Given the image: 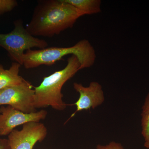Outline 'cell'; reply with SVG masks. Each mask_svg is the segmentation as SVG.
<instances>
[{
    "label": "cell",
    "mask_w": 149,
    "mask_h": 149,
    "mask_svg": "<svg viewBox=\"0 0 149 149\" xmlns=\"http://www.w3.org/2000/svg\"><path fill=\"white\" fill-rule=\"evenodd\" d=\"M96 149H125L122 145L119 143L111 141L105 145H98Z\"/></svg>",
    "instance_id": "4fadbf2b"
},
{
    "label": "cell",
    "mask_w": 149,
    "mask_h": 149,
    "mask_svg": "<svg viewBox=\"0 0 149 149\" xmlns=\"http://www.w3.org/2000/svg\"><path fill=\"white\" fill-rule=\"evenodd\" d=\"M73 88L79 93V97L73 105L76 107V110L70 116H74L78 112L95 109L101 105L105 100L104 94L102 85L96 81H93L88 87H85L81 83L75 82Z\"/></svg>",
    "instance_id": "ba28073f"
},
{
    "label": "cell",
    "mask_w": 149,
    "mask_h": 149,
    "mask_svg": "<svg viewBox=\"0 0 149 149\" xmlns=\"http://www.w3.org/2000/svg\"><path fill=\"white\" fill-rule=\"evenodd\" d=\"M17 6L15 0H0V15L10 11Z\"/></svg>",
    "instance_id": "7c38bea8"
},
{
    "label": "cell",
    "mask_w": 149,
    "mask_h": 149,
    "mask_svg": "<svg viewBox=\"0 0 149 149\" xmlns=\"http://www.w3.org/2000/svg\"><path fill=\"white\" fill-rule=\"evenodd\" d=\"M70 4L83 15H91L98 13L101 11L100 0H64Z\"/></svg>",
    "instance_id": "30bf717a"
},
{
    "label": "cell",
    "mask_w": 149,
    "mask_h": 149,
    "mask_svg": "<svg viewBox=\"0 0 149 149\" xmlns=\"http://www.w3.org/2000/svg\"><path fill=\"white\" fill-rule=\"evenodd\" d=\"M0 149H10L8 139L0 138Z\"/></svg>",
    "instance_id": "5bb4252c"
},
{
    "label": "cell",
    "mask_w": 149,
    "mask_h": 149,
    "mask_svg": "<svg viewBox=\"0 0 149 149\" xmlns=\"http://www.w3.org/2000/svg\"><path fill=\"white\" fill-rule=\"evenodd\" d=\"M45 125L40 122L24 124L21 130L15 129L8 136L10 149H33L37 142L44 141L47 135Z\"/></svg>",
    "instance_id": "52a82bcc"
},
{
    "label": "cell",
    "mask_w": 149,
    "mask_h": 149,
    "mask_svg": "<svg viewBox=\"0 0 149 149\" xmlns=\"http://www.w3.org/2000/svg\"><path fill=\"white\" fill-rule=\"evenodd\" d=\"M144 146L146 147V148L149 149V142H145V143H144Z\"/></svg>",
    "instance_id": "9a60e30c"
},
{
    "label": "cell",
    "mask_w": 149,
    "mask_h": 149,
    "mask_svg": "<svg viewBox=\"0 0 149 149\" xmlns=\"http://www.w3.org/2000/svg\"><path fill=\"white\" fill-rule=\"evenodd\" d=\"M68 55L77 57L80 64V70L93 66L97 57L95 51L91 42L84 39L68 47H52L28 50L23 55L22 65L26 69L42 65H52Z\"/></svg>",
    "instance_id": "7a4b0ae2"
},
{
    "label": "cell",
    "mask_w": 149,
    "mask_h": 149,
    "mask_svg": "<svg viewBox=\"0 0 149 149\" xmlns=\"http://www.w3.org/2000/svg\"><path fill=\"white\" fill-rule=\"evenodd\" d=\"M80 70V64L77 57L71 55L63 69L44 77L39 86L35 87V109L51 106L58 111L64 110L67 104L63 100L61 89L65 83Z\"/></svg>",
    "instance_id": "3957f363"
},
{
    "label": "cell",
    "mask_w": 149,
    "mask_h": 149,
    "mask_svg": "<svg viewBox=\"0 0 149 149\" xmlns=\"http://www.w3.org/2000/svg\"><path fill=\"white\" fill-rule=\"evenodd\" d=\"M83 15L64 0L40 1L26 28L34 37H52L72 28Z\"/></svg>",
    "instance_id": "6da1fadb"
},
{
    "label": "cell",
    "mask_w": 149,
    "mask_h": 149,
    "mask_svg": "<svg viewBox=\"0 0 149 149\" xmlns=\"http://www.w3.org/2000/svg\"><path fill=\"white\" fill-rule=\"evenodd\" d=\"M27 80L17 86L0 90V106L7 105L23 112L36 111L35 107V90Z\"/></svg>",
    "instance_id": "5b68a950"
},
{
    "label": "cell",
    "mask_w": 149,
    "mask_h": 149,
    "mask_svg": "<svg viewBox=\"0 0 149 149\" xmlns=\"http://www.w3.org/2000/svg\"><path fill=\"white\" fill-rule=\"evenodd\" d=\"M14 25V28L10 33L0 34V47L7 51L13 60L22 65L25 52L33 48H47L48 43L45 40L31 35L21 19L15 22Z\"/></svg>",
    "instance_id": "277c9868"
},
{
    "label": "cell",
    "mask_w": 149,
    "mask_h": 149,
    "mask_svg": "<svg viewBox=\"0 0 149 149\" xmlns=\"http://www.w3.org/2000/svg\"><path fill=\"white\" fill-rule=\"evenodd\" d=\"M141 134L145 142H149V93L142 107L141 113Z\"/></svg>",
    "instance_id": "8fae6325"
},
{
    "label": "cell",
    "mask_w": 149,
    "mask_h": 149,
    "mask_svg": "<svg viewBox=\"0 0 149 149\" xmlns=\"http://www.w3.org/2000/svg\"><path fill=\"white\" fill-rule=\"evenodd\" d=\"M21 65L17 63H13L9 69H5L0 64V90L8 87L21 85L25 81L19 75Z\"/></svg>",
    "instance_id": "9c48e42d"
},
{
    "label": "cell",
    "mask_w": 149,
    "mask_h": 149,
    "mask_svg": "<svg viewBox=\"0 0 149 149\" xmlns=\"http://www.w3.org/2000/svg\"><path fill=\"white\" fill-rule=\"evenodd\" d=\"M47 115V111L45 110L26 113L10 106H3L0 108V136H8L19 125L40 122L45 119Z\"/></svg>",
    "instance_id": "8992f818"
}]
</instances>
